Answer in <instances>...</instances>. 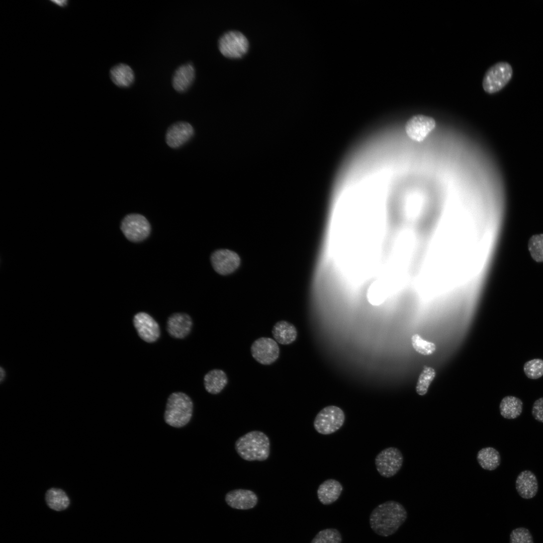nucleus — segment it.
I'll return each mask as SVG.
<instances>
[{
    "label": "nucleus",
    "mask_w": 543,
    "mask_h": 543,
    "mask_svg": "<svg viewBox=\"0 0 543 543\" xmlns=\"http://www.w3.org/2000/svg\"><path fill=\"white\" fill-rule=\"evenodd\" d=\"M407 516L406 510L401 504L388 501L373 510L370 515V525L377 534L386 537L395 533Z\"/></svg>",
    "instance_id": "nucleus-1"
},
{
    "label": "nucleus",
    "mask_w": 543,
    "mask_h": 543,
    "mask_svg": "<svg viewBox=\"0 0 543 543\" xmlns=\"http://www.w3.org/2000/svg\"><path fill=\"white\" fill-rule=\"evenodd\" d=\"M403 462L401 451L395 447H389L382 450L375 460L377 471L385 478L395 476L401 469Z\"/></svg>",
    "instance_id": "nucleus-6"
},
{
    "label": "nucleus",
    "mask_w": 543,
    "mask_h": 543,
    "mask_svg": "<svg viewBox=\"0 0 543 543\" xmlns=\"http://www.w3.org/2000/svg\"><path fill=\"white\" fill-rule=\"evenodd\" d=\"M510 543H534L529 530L523 527L514 529L510 534Z\"/></svg>",
    "instance_id": "nucleus-30"
},
{
    "label": "nucleus",
    "mask_w": 543,
    "mask_h": 543,
    "mask_svg": "<svg viewBox=\"0 0 543 543\" xmlns=\"http://www.w3.org/2000/svg\"><path fill=\"white\" fill-rule=\"evenodd\" d=\"M193 413V403L191 398L184 393L174 392L167 399L164 419L169 426L180 428L190 421Z\"/></svg>",
    "instance_id": "nucleus-3"
},
{
    "label": "nucleus",
    "mask_w": 543,
    "mask_h": 543,
    "mask_svg": "<svg viewBox=\"0 0 543 543\" xmlns=\"http://www.w3.org/2000/svg\"><path fill=\"white\" fill-rule=\"evenodd\" d=\"M225 500L227 505L232 508L248 510L256 505L258 497L252 491L238 489L228 492L225 495Z\"/></svg>",
    "instance_id": "nucleus-14"
},
{
    "label": "nucleus",
    "mask_w": 543,
    "mask_h": 543,
    "mask_svg": "<svg viewBox=\"0 0 543 543\" xmlns=\"http://www.w3.org/2000/svg\"><path fill=\"white\" fill-rule=\"evenodd\" d=\"M193 325L191 317L186 313L172 314L167 321V330L173 337L182 339L190 332Z\"/></svg>",
    "instance_id": "nucleus-15"
},
{
    "label": "nucleus",
    "mask_w": 543,
    "mask_h": 543,
    "mask_svg": "<svg viewBox=\"0 0 543 543\" xmlns=\"http://www.w3.org/2000/svg\"><path fill=\"white\" fill-rule=\"evenodd\" d=\"M194 134V128L190 124L183 121L177 122L171 125L167 129L165 135L166 142L171 148H178L187 142Z\"/></svg>",
    "instance_id": "nucleus-13"
},
{
    "label": "nucleus",
    "mask_w": 543,
    "mask_h": 543,
    "mask_svg": "<svg viewBox=\"0 0 543 543\" xmlns=\"http://www.w3.org/2000/svg\"><path fill=\"white\" fill-rule=\"evenodd\" d=\"M499 410L501 415L504 418L514 419L522 413L523 402L519 398L507 396L501 400Z\"/></svg>",
    "instance_id": "nucleus-21"
},
{
    "label": "nucleus",
    "mask_w": 543,
    "mask_h": 543,
    "mask_svg": "<svg viewBox=\"0 0 543 543\" xmlns=\"http://www.w3.org/2000/svg\"><path fill=\"white\" fill-rule=\"evenodd\" d=\"M272 333L277 342L284 345L293 342L297 336L295 326L286 321L276 323L272 329Z\"/></svg>",
    "instance_id": "nucleus-19"
},
{
    "label": "nucleus",
    "mask_w": 543,
    "mask_h": 543,
    "mask_svg": "<svg viewBox=\"0 0 543 543\" xmlns=\"http://www.w3.org/2000/svg\"><path fill=\"white\" fill-rule=\"evenodd\" d=\"M133 324L139 337L144 341L152 343L160 336V328L157 322L145 312H139L133 318Z\"/></svg>",
    "instance_id": "nucleus-11"
},
{
    "label": "nucleus",
    "mask_w": 543,
    "mask_h": 543,
    "mask_svg": "<svg viewBox=\"0 0 543 543\" xmlns=\"http://www.w3.org/2000/svg\"><path fill=\"white\" fill-rule=\"evenodd\" d=\"M526 376L530 379H537L543 376V359L534 358L526 361L523 366Z\"/></svg>",
    "instance_id": "nucleus-29"
},
{
    "label": "nucleus",
    "mask_w": 543,
    "mask_h": 543,
    "mask_svg": "<svg viewBox=\"0 0 543 543\" xmlns=\"http://www.w3.org/2000/svg\"><path fill=\"white\" fill-rule=\"evenodd\" d=\"M228 382L225 373L219 369H214L206 374L204 378L206 390L212 394L220 393Z\"/></svg>",
    "instance_id": "nucleus-20"
},
{
    "label": "nucleus",
    "mask_w": 543,
    "mask_h": 543,
    "mask_svg": "<svg viewBox=\"0 0 543 543\" xmlns=\"http://www.w3.org/2000/svg\"><path fill=\"white\" fill-rule=\"evenodd\" d=\"M6 377V372L4 369L2 368H1V382L4 380Z\"/></svg>",
    "instance_id": "nucleus-32"
},
{
    "label": "nucleus",
    "mask_w": 543,
    "mask_h": 543,
    "mask_svg": "<svg viewBox=\"0 0 543 543\" xmlns=\"http://www.w3.org/2000/svg\"><path fill=\"white\" fill-rule=\"evenodd\" d=\"M219 49L225 56L231 58H240L247 51L249 43L241 33L231 31L225 33L219 40Z\"/></svg>",
    "instance_id": "nucleus-7"
},
{
    "label": "nucleus",
    "mask_w": 543,
    "mask_h": 543,
    "mask_svg": "<svg viewBox=\"0 0 543 543\" xmlns=\"http://www.w3.org/2000/svg\"><path fill=\"white\" fill-rule=\"evenodd\" d=\"M515 488L518 494L522 498H532L536 495L538 489L536 476L531 471H522L516 478Z\"/></svg>",
    "instance_id": "nucleus-16"
},
{
    "label": "nucleus",
    "mask_w": 543,
    "mask_h": 543,
    "mask_svg": "<svg viewBox=\"0 0 543 543\" xmlns=\"http://www.w3.org/2000/svg\"><path fill=\"white\" fill-rule=\"evenodd\" d=\"M238 455L247 461H263L270 454V441L263 432L253 430L240 437L235 443Z\"/></svg>",
    "instance_id": "nucleus-2"
},
{
    "label": "nucleus",
    "mask_w": 543,
    "mask_h": 543,
    "mask_svg": "<svg viewBox=\"0 0 543 543\" xmlns=\"http://www.w3.org/2000/svg\"><path fill=\"white\" fill-rule=\"evenodd\" d=\"M121 229L128 240L132 242H139L148 237L150 232V226L143 216L131 214L125 217L122 221Z\"/></svg>",
    "instance_id": "nucleus-8"
},
{
    "label": "nucleus",
    "mask_w": 543,
    "mask_h": 543,
    "mask_svg": "<svg viewBox=\"0 0 543 543\" xmlns=\"http://www.w3.org/2000/svg\"><path fill=\"white\" fill-rule=\"evenodd\" d=\"M435 375V371L432 368L427 366L424 367L416 386V391L418 395L423 396L427 392L429 386Z\"/></svg>",
    "instance_id": "nucleus-25"
},
{
    "label": "nucleus",
    "mask_w": 543,
    "mask_h": 543,
    "mask_svg": "<svg viewBox=\"0 0 543 543\" xmlns=\"http://www.w3.org/2000/svg\"><path fill=\"white\" fill-rule=\"evenodd\" d=\"M195 71L192 64L188 63L179 66L175 71L172 77V86L178 92L186 91L193 83Z\"/></svg>",
    "instance_id": "nucleus-18"
},
{
    "label": "nucleus",
    "mask_w": 543,
    "mask_h": 543,
    "mask_svg": "<svg viewBox=\"0 0 543 543\" xmlns=\"http://www.w3.org/2000/svg\"><path fill=\"white\" fill-rule=\"evenodd\" d=\"M112 81L117 86L126 87L134 80V74L131 68L126 64L121 63L114 66L110 70Z\"/></svg>",
    "instance_id": "nucleus-22"
},
{
    "label": "nucleus",
    "mask_w": 543,
    "mask_h": 543,
    "mask_svg": "<svg viewBox=\"0 0 543 543\" xmlns=\"http://www.w3.org/2000/svg\"><path fill=\"white\" fill-rule=\"evenodd\" d=\"M528 249L532 259L537 262H543V233L534 234L528 240Z\"/></svg>",
    "instance_id": "nucleus-26"
},
{
    "label": "nucleus",
    "mask_w": 543,
    "mask_h": 543,
    "mask_svg": "<svg viewBox=\"0 0 543 543\" xmlns=\"http://www.w3.org/2000/svg\"><path fill=\"white\" fill-rule=\"evenodd\" d=\"M211 260L215 270L222 275L232 273L238 268L240 263V257L236 252L225 249L214 252Z\"/></svg>",
    "instance_id": "nucleus-12"
},
{
    "label": "nucleus",
    "mask_w": 543,
    "mask_h": 543,
    "mask_svg": "<svg viewBox=\"0 0 543 543\" xmlns=\"http://www.w3.org/2000/svg\"><path fill=\"white\" fill-rule=\"evenodd\" d=\"M342 536L336 529L326 528L319 531L310 543H341Z\"/></svg>",
    "instance_id": "nucleus-27"
},
{
    "label": "nucleus",
    "mask_w": 543,
    "mask_h": 543,
    "mask_svg": "<svg viewBox=\"0 0 543 543\" xmlns=\"http://www.w3.org/2000/svg\"><path fill=\"white\" fill-rule=\"evenodd\" d=\"M53 2H54L57 5H58L60 6H64L65 4H66L67 1H54Z\"/></svg>",
    "instance_id": "nucleus-33"
},
{
    "label": "nucleus",
    "mask_w": 543,
    "mask_h": 543,
    "mask_svg": "<svg viewBox=\"0 0 543 543\" xmlns=\"http://www.w3.org/2000/svg\"><path fill=\"white\" fill-rule=\"evenodd\" d=\"M253 357L259 363L268 365L275 362L280 353L276 340L269 337H261L255 340L251 346Z\"/></svg>",
    "instance_id": "nucleus-9"
},
{
    "label": "nucleus",
    "mask_w": 543,
    "mask_h": 543,
    "mask_svg": "<svg viewBox=\"0 0 543 543\" xmlns=\"http://www.w3.org/2000/svg\"><path fill=\"white\" fill-rule=\"evenodd\" d=\"M345 416L343 411L335 405L327 406L316 415L313 422L316 431L323 435L332 434L343 425Z\"/></svg>",
    "instance_id": "nucleus-5"
},
{
    "label": "nucleus",
    "mask_w": 543,
    "mask_h": 543,
    "mask_svg": "<svg viewBox=\"0 0 543 543\" xmlns=\"http://www.w3.org/2000/svg\"><path fill=\"white\" fill-rule=\"evenodd\" d=\"M531 414L536 420L543 423V397L539 398L534 402Z\"/></svg>",
    "instance_id": "nucleus-31"
},
{
    "label": "nucleus",
    "mask_w": 543,
    "mask_h": 543,
    "mask_svg": "<svg viewBox=\"0 0 543 543\" xmlns=\"http://www.w3.org/2000/svg\"><path fill=\"white\" fill-rule=\"evenodd\" d=\"M45 500L48 507L55 511L65 509L70 502L68 497L64 491L54 488L46 492Z\"/></svg>",
    "instance_id": "nucleus-24"
},
{
    "label": "nucleus",
    "mask_w": 543,
    "mask_h": 543,
    "mask_svg": "<svg viewBox=\"0 0 543 543\" xmlns=\"http://www.w3.org/2000/svg\"><path fill=\"white\" fill-rule=\"evenodd\" d=\"M477 460L483 469L488 471L496 469L501 463L500 453L493 447H486L480 449L478 452Z\"/></svg>",
    "instance_id": "nucleus-23"
},
{
    "label": "nucleus",
    "mask_w": 543,
    "mask_h": 543,
    "mask_svg": "<svg viewBox=\"0 0 543 543\" xmlns=\"http://www.w3.org/2000/svg\"><path fill=\"white\" fill-rule=\"evenodd\" d=\"M513 70L511 65L500 61L490 67L486 71L482 80V87L487 94H493L500 91L511 80Z\"/></svg>",
    "instance_id": "nucleus-4"
},
{
    "label": "nucleus",
    "mask_w": 543,
    "mask_h": 543,
    "mask_svg": "<svg viewBox=\"0 0 543 543\" xmlns=\"http://www.w3.org/2000/svg\"><path fill=\"white\" fill-rule=\"evenodd\" d=\"M343 486L338 481L329 479L318 487L317 493L319 501L323 505H329L335 502L340 496Z\"/></svg>",
    "instance_id": "nucleus-17"
},
{
    "label": "nucleus",
    "mask_w": 543,
    "mask_h": 543,
    "mask_svg": "<svg viewBox=\"0 0 543 543\" xmlns=\"http://www.w3.org/2000/svg\"><path fill=\"white\" fill-rule=\"evenodd\" d=\"M411 340L414 350L421 354L430 355L436 350V345L434 343L424 340L418 334H413Z\"/></svg>",
    "instance_id": "nucleus-28"
},
{
    "label": "nucleus",
    "mask_w": 543,
    "mask_h": 543,
    "mask_svg": "<svg viewBox=\"0 0 543 543\" xmlns=\"http://www.w3.org/2000/svg\"><path fill=\"white\" fill-rule=\"evenodd\" d=\"M435 121L432 117L416 115L408 120L405 125V131L411 139L421 142L435 128Z\"/></svg>",
    "instance_id": "nucleus-10"
}]
</instances>
